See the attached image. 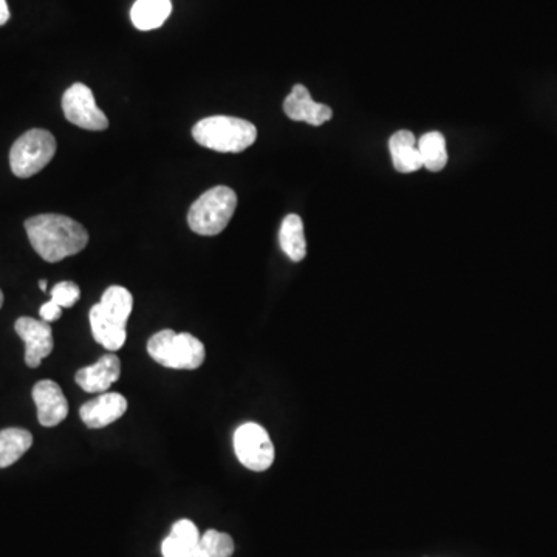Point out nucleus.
I'll return each instance as SVG.
<instances>
[{
    "mask_svg": "<svg viewBox=\"0 0 557 557\" xmlns=\"http://www.w3.org/2000/svg\"><path fill=\"white\" fill-rule=\"evenodd\" d=\"M25 231L33 250L50 264L81 253L89 243L86 228L61 214L31 217L25 222Z\"/></svg>",
    "mask_w": 557,
    "mask_h": 557,
    "instance_id": "nucleus-1",
    "label": "nucleus"
},
{
    "mask_svg": "<svg viewBox=\"0 0 557 557\" xmlns=\"http://www.w3.org/2000/svg\"><path fill=\"white\" fill-rule=\"evenodd\" d=\"M192 137L200 146L216 152L239 154L257 138V129L250 121L236 117H208L192 127Z\"/></svg>",
    "mask_w": 557,
    "mask_h": 557,
    "instance_id": "nucleus-2",
    "label": "nucleus"
},
{
    "mask_svg": "<svg viewBox=\"0 0 557 557\" xmlns=\"http://www.w3.org/2000/svg\"><path fill=\"white\" fill-rule=\"evenodd\" d=\"M147 353L155 363L175 370H195L205 363V346L191 333L161 330L147 342Z\"/></svg>",
    "mask_w": 557,
    "mask_h": 557,
    "instance_id": "nucleus-3",
    "label": "nucleus"
},
{
    "mask_svg": "<svg viewBox=\"0 0 557 557\" xmlns=\"http://www.w3.org/2000/svg\"><path fill=\"white\" fill-rule=\"evenodd\" d=\"M236 208V192L228 186H216L192 203L188 212L189 228L199 236H217L231 222Z\"/></svg>",
    "mask_w": 557,
    "mask_h": 557,
    "instance_id": "nucleus-4",
    "label": "nucleus"
},
{
    "mask_svg": "<svg viewBox=\"0 0 557 557\" xmlns=\"http://www.w3.org/2000/svg\"><path fill=\"white\" fill-rule=\"evenodd\" d=\"M55 154L56 140L48 130H28L11 147V171L19 178L33 177L53 160Z\"/></svg>",
    "mask_w": 557,
    "mask_h": 557,
    "instance_id": "nucleus-5",
    "label": "nucleus"
},
{
    "mask_svg": "<svg viewBox=\"0 0 557 557\" xmlns=\"http://www.w3.org/2000/svg\"><path fill=\"white\" fill-rule=\"evenodd\" d=\"M234 451L239 462L251 471H267L274 463V446L260 424L245 423L234 434Z\"/></svg>",
    "mask_w": 557,
    "mask_h": 557,
    "instance_id": "nucleus-6",
    "label": "nucleus"
},
{
    "mask_svg": "<svg viewBox=\"0 0 557 557\" xmlns=\"http://www.w3.org/2000/svg\"><path fill=\"white\" fill-rule=\"evenodd\" d=\"M62 110L67 121L81 129L98 132L109 127V120L103 110L96 106L95 96L86 84L76 83L65 90Z\"/></svg>",
    "mask_w": 557,
    "mask_h": 557,
    "instance_id": "nucleus-7",
    "label": "nucleus"
},
{
    "mask_svg": "<svg viewBox=\"0 0 557 557\" xmlns=\"http://www.w3.org/2000/svg\"><path fill=\"white\" fill-rule=\"evenodd\" d=\"M14 330L25 342V363L31 369L41 366L42 359L53 352V330L50 324L38 319L19 318L14 324Z\"/></svg>",
    "mask_w": 557,
    "mask_h": 557,
    "instance_id": "nucleus-8",
    "label": "nucleus"
},
{
    "mask_svg": "<svg viewBox=\"0 0 557 557\" xmlns=\"http://www.w3.org/2000/svg\"><path fill=\"white\" fill-rule=\"evenodd\" d=\"M38 420L45 428H55L69 415V403L55 381L42 380L33 387Z\"/></svg>",
    "mask_w": 557,
    "mask_h": 557,
    "instance_id": "nucleus-9",
    "label": "nucleus"
},
{
    "mask_svg": "<svg viewBox=\"0 0 557 557\" xmlns=\"http://www.w3.org/2000/svg\"><path fill=\"white\" fill-rule=\"evenodd\" d=\"M127 411V400L120 393H101L100 397L93 398L84 404L79 411L81 420L87 428L103 429L123 417Z\"/></svg>",
    "mask_w": 557,
    "mask_h": 557,
    "instance_id": "nucleus-10",
    "label": "nucleus"
},
{
    "mask_svg": "<svg viewBox=\"0 0 557 557\" xmlns=\"http://www.w3.org/2000/svg\"><path fill=\"white\" fill-rule=\"evenodd\" d=\"M285 115L293 121H304L311 126H322L333 117V110L325 104H318L302 84H296L285 98Z\"/></svg>",
    "mask_w": 557,
    "mask_h": 557,
    "instance_id": "nucleus-11",
    "label": "nucleus"
},
{
    "mask_svg": "<svg viewBox=\"0 0 557 557\" xmlns=\"http://www.w3.org/2000/svg\"><path fill=\"white\" fill-rule=\"evenodd\" d=\"M121 361L117 355H104L93 366L76 372L75 381L81 389L89 393H103L113 383L120 380Z\"/></svg>",
    "mask_w": 557,
    "mask_h": 557,
    "instance_id": "nucleus-12",
    "label": "nucleus"
},
{
    "mask_svg": "<svg viewBox=\"0 0 557 557\" xmlns=\"http://www.w3.org/2000/svg\"><path fill=\"white\" fill-rule=\"evenodd\" d=\"M100 315L112 324L118 325L121 329H126L130 313L134 308V298L127 288L120 285H112L104 291L100 304L93 305Z\"/></svg>",
    "mask_w": 557,
    "mask_h": 557,
    "instance_id": "nucleus-13",
    "label": "nucleus"
},
{
    "mask_svg": "<svg viewBox=\"0 0 557 557\" xmlns=\"http://www.w3.org/2000/svg\"><path fill=\"white\" fill-rule=\"evenodd\" d=\"M390 155H392L393 166L398 172L411 174L423 168L420 151H418L415 135L409 130H400L392 135L389 141Z\"/></svg>",
    "mask_w": 557,
    "mask_h": 557,
    "instance_id": "nucleus-14",
    "label": "nucleus"
},
{
    "mask_svg": "<svg viewBox=\"0 0 557 557\" xmlns=\"http://www.w3.org/2000/svg\"><path fill=\"white\" fill-rule=\"evenodd\" d=\"M199 540V528L191 520H178L174 523L171 534L163 540L161 553L165 557H192Z\"/></svg>",
    "mask_w": 557,
    "mask_h": 557,
    "instance_id": "nucleus-15",
    "label": "nucleus"
},
{
    "mask_svg": "<svg viewBox=\"0 0 557 557\" xmlns=\"http://www.w3.org/2000/svg\"><path fill=\"white\" fill-rule=\"evenodd\" d=\"M171 11V0H137L130 11V18L138 30H155L165 24Z\"/></svg>",
    "mask_w": 557,
    "mask_h": 557,
    "instance_id": "nucleus-16",
    "label": "nucleus"
},
{
    "mask_svg": "<svg viewBox=\"0 0 557 557\" xmlns=\"http://www.w3.org/2000/svg\"><path fill=\"white\" fill-rule=\"evenodd\" d=\"M279 242L282 251L293 262H301L304 259L307 254V242H305L304 223L298 214L285 217L279 231Z\"/></svg>",
    "mask_w": 557,
    "mask_h": 557,
    "instance_id": "nucleus-17",
    "label": "nucleus"
},
{
    "mask_svg": "<svg viewBox=\"0 0 557 557\" xmlns=\"http://www.w3.org/2000/svg\"><path fill=\"white\" fill-rule=\"evenodd\" d=\"M33 446V435L27 429L8 428L0 431V469L8 468Z\"/></svg>",
    "mask_w": 557,
    "mask_h": 557,
    "instance_id": "nucleus-18",
    "label": "nucleus"
},
{
    "mask_svg": "<svg viewBox=\"0 0 557 557\" xmlns=\"http://www.w3.org/2000/svg\"><path fill=\"white\" fill-rule=\"evenodd\" d=\"M90 327L95 341L110 352H117L126 344V329L107 321L95 307L90 310Z\"/></svg>",
    "mask_w": 557,
    "mask_h": 557,
    "instance_id": "nucleus-19",
    "label": "nucleus"
},
{
    "mask_svg": "<svg viewBox=\"0 0 557 557\" xmlns=\"http://www.w3.org/2000/svg\"><path fill=\"white\" fill-rule=\"evenodd\" d=\"M418 151H420L423 168L431 172H440L448 165V149L446 140L440 132H429L418 140Z\"/></svg>",
    "mask_w": 557,
    "mask_h": 557,
    "instance_id": "nucleus-20",
    "label": "nucleus"
},
{
    "mask_svg": "<svg viewBox=\"0 0 557 557\" xmlns=\"http://www.w3.org/2000/svg\"><path fill=\"white\" fill-rule=\"evenodd\" d=\"M234 540L226 533L208 530L200 536L199 544L192 557H231L234 554Z\"/></svg>",
    "mask_w": 557,
    "mask_h": 557,
    "instance_id": "nucleus-21",
    "label": "nucleus"
},
{
    "mask_svg": "<svg viewBox=\"0 0 557 557\" xmlns=\"http://www.w3.org/2000/svg\"><path fill=\"white\" fill-rule=\"evenodd\" d=\"M50 296H52V301L58 304L59 307L70 308L81 298V290H79L75 282H59L50 291Z\"/></svg>",
    "mask_w": 557,
    "mask_h": 557,
    "instance_id": "nucleus-22",
    "label": "nucleus"
},
{
    "mask_svg": "<svg viewBox=\"0 0 557 557\" xmlns=\"http://www.w3.org/2000/svg\"><path fill=\"white\" fill-rule=\"evenodd\" d=\"M39 315H41L42 321L50 324V322L58 321V319L61 318L62 308L50 299V301L42 305L41 310H39Z\"/></svg>",
    "mask_w": 557,
    "mask_h": 557,
    "instance_id": "nucleus-23",
    "label": "nucleus"
},
{
    "mask_svg": "<svg viewBox=\"0 0 557 557\" xmlns=\"http://www.w3.org/2000/svg\"><path fill=\"white\" fill-rule=\"evenodd\" d=\"M10 19V10H8L7 0H0V27L7 24Z\"/></svg>",
    "mask_w": 557,
    "mask_h": 557,
    "instance_id": "nucleus-24",
    "label": "nucleus"
},
{
    "mask_svg": "<svg viewBox=\"0 0 557 557\" xmlns=\"http://www.w3.org/2000/svg\"><path fill=\"white\" fill-rule=\"evenodd\" d=\"M39 288H41L42 291H47V281H44V279H42V281L39 282Z\"/></svg>",
    "mask_w": 557,
    "mask_h": 557,
    "instance_id": "nucleus-25",
    "label": "nucleus"
},
{
    "mask_svg": "<svg viewBox=\"0 0 557 557\" xmlns=\"http://www.w3.org/2000/svg\"><path fill=\"white\" fill-rule=\"evenodd\" d=\"M2 305H4V293L0 290V308H2Z\"/></svg>",
    "mask_w": 557,
    "mask_h": 557,
    "instance_id": "nucleus-26",
    "label": "nucleus"
}]
</instances>
